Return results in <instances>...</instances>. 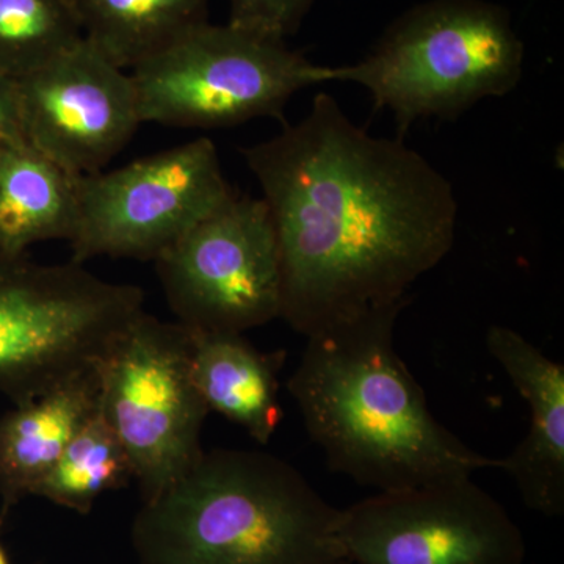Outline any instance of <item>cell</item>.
Listing matches in <instances>:
<instances>
[{"mask_svg":"<svg viewBox=\"0 0 564 564\" xmlns=\"http://www.w3.org/2000/svg\"><path fill=\"white\" fill-rule=\"evenodd\" d=\"M240 154L276 234L280 318L304 337L406 299L454 248L451 181L404 140L359 128L328 93Z\"/></svg>","mask_w":564,"mask_h":564,"instance_id":"cell-1","label":"cell"},{"mask_svg":"<svg viewBox=\"0 0 564 564\" xmlns=\"http://www.w3.org/2000/svg\"><path fill=\"white\" fill-rule=\"evenodd\" d=\"M410 302L378 304L310 334L288 381L329 469L378 492L499 467L437 422L400 358L395 325Z\"/></svg>","mask_w":564,"mask_h":564,"instance_id":"cell-2","label":"cell"},{"mask_svg":"<svg viewBox=\"0 0 564 564\" xmlns=\"http://www.w3.org/2000/svg\"><path fill=\"white\" fill-rule=\"evenodd\" d=\"M340 510L267 452L217 448L141 502L140 564H328L345 558Z\"/></svg>","mask_w":564,"mask_h":564,"instance_id":"cell-3","label":"cell"},{"mask_svg":"<svg viewBox=\"0 0 564 564\" xmlns=\"http://www.w3.org/2000/svg\"><path fill=\"white\" fill-rule=\"evenodd\" d=\"M525 46L510 11L488 0H426L404 11L361 61L334 66L391 111L397 139L425 118L454 121L475 104L502 98L524 74Z\"/></svg>","mask_w":564,"mask_h":564,"instance_id":"cell-4","label":"cell"},{"mask_svg":"<svg viewBox=\"0 0 564 564\" xmlns=\"http://www.w3.org/2000/svg\"><path fill=\"white\" fill-rule=\"evenodd\" d=\"M141 313L137 285L0 252V393L28 402L90 372Z\"/></svg>","mask_w":564,"mask_h":564,"instance_id":"cell-5","label":"cell"},{"mask_svg":"<svg viewBox=\"0 0 564 564\" xmlns=\"http://www.w3.org/2000/svg\"><path fill=\"white\" fill-rule=\"evenodd\" d=\"M141 124L223 129L284 117L292 96L332 82L285 41L204 21L129 70Z\"/></svg>","mask_w":564,"mask_h":564,"instance_id":"cell-6","label":"cell"},{"mask_svg":"<svg viewBox=\"0 0 564 564\" xmlns=\"http://www.w3.org/2000/svg\"><path fill=\"white\" fill-rule=\"evenodd\" d=\"M96 370L99 413L120 440L144 502L204 454L210 411L193 381L191 334L144 311L115 337Z\"/></svg>","mask_w":564,"mask_h":564,"instance_id":"cell-7","label":"cell"},{"mask_svg":"<svg viewBox=\"0 0 564 564\" xmlns=\"http://www.w3.org/2000/svg\"><path fill=\"white\" fill-rule=\"evenodd\" d=\"M70 261L154 262L232 195L214 141L198 139L77 177Z\"/></svg>","mask_w":564,"mask_h":564,"instance_id":"cell-8","label":"cell"},{"mask_svg":"<svg viewBox=\"0 0 564 564\" xmlns=\"http://www.w3.org/2000/svg\"><path fill=\"white\" fill-rule=\"evenodd\" d=\"M154 265L176 322L191 332L245 334L281 317L280 251L262 198L232 193Z\"/></svg>","mask_w":564,"mask_h":564,"instance_id":"cell-9","label":"cell"},{"mask_svg":"<svg viewBox=\"0 0 564 564\" xmlns=\"http://www.w3.org/2000/svg\"><path fill=\"white\" fill-rule=\"evenodd\" d=\"M352 564H524L521 527L473 477L377 492L340 510Z\"/></svg>","mask_w":564,"mask_h":564,"instance_id":"cell-10","label":"cell"},{"mask_svg":"<svg viewBox=\"0 0 564 564\" xmlns=\"http://www.w3.org/2000/svg\"><path fill=\"white\" fill-rule=\"evenodd\" d=\"M17 84L25 141L70 176L106 170L141 126L131 73L85 40Z\"/></svg>","mask_w":564,"mask_h":564,"instance_id":"cell-11","label":"cell"},{"mask_svg":"<svg viewBox=\"0 0 564 564\" xmlns=\"http://www.w3.org/2000/svg\"><path fill=\"white\" fill-rule=\"evenodd\" d=\"M486 347L530 410L529 432L507 458L499 459V469L513 478L529 510L545 518H562L564 366L508 326H491Z\"/></svg>","mask_w":564,"mask_h":564,"instance_id":"cell-12","label":"cell"},{"mask_svg":"<svg viewBox=\"0 0 564 564\" xmlns=\"http://www.w3.org/2000/svg\"><path fill=\"white\" fill-rule=\"evenodd\" d=\"M192 377L207 410L272 441L282 421L280 372L285 351H262L243 333L191 332Z\"/></svg>","mask_w":564,"mask_h":564,"instance_id":"cell-13","label":"cell"},{"mask_svg":"<svg viewBox=\"0 0 564 564\" xmlns=\"http://www.w3.org/2000/svg\"><path fill=\"white\" fill-rule=\"evenodd\" d=\"M98 370L14 403L0 414V499L3 513L25 497L61 458L82 425L98 411Z\"/></svg>","mask_w":564,"mask_h":564,"instance_id":"cell-14","label":"cell"},{"mask_svg":"<svg viewBox=\"0 0 564 564\" xmlns=\"http://www.w3.org/2000/svg\"><path fill=\"white\" fill-rule=\"evenodd\" d=\"M77 177L29 143L0 152V252L21 256L32 245L73 237Z\"/></svg>","mask_w":564,"mask_h":564,"instance_id":"cell-15","label":"cell"},{"mask_svg":"<svg viewBox=\"0 0 564 564\" xmlns=\"http://www.w3.org/2000/svg\"><path fill=\"white\" fill-rule=\"evenodd\" d=\"M210 0H69L82 36L126 70L207 21Z\"/></svg>","mask_w":564,"mask_h":564,"instance_id":"cell-16","label":"cell"},{"mask_svg":"<svg viewBox=\"0 0 564 564\" xmlns=\"http://www.w3.org/2000/svg\"><path fill=\"white\" fill-rule=\"evenodd\" d=\"M132 480L131 462L98 408L66 445L33 496L88 514L102 494L118 491Z\"/></svg>","mask_w":564,"mask_h":564,"instance_id":"cell-17","label":"cell"},{"mask_svg":"<svg viewBox=\"0 0 564 564\" xmlns=\"http://www.w3.org/2000/svg\"><path fill=\"white\" fill-rule=\"evenodd\" d=\"M84 40L69 0H0V74L18 80Z\"/></svg>","mask_w":564,"mask_h":564,"instance_id":"cell-18","label":"cell"},{"mask_svg":"<svg viewBox=\"0 0 564 564\" xmlns=\"http://www.w3.org/2000/svg\"><path fill=\"white\" fill-rule=\"evenodd\" d=\"M315 0H228L229 24L285 41L302 28Z\"/></svg>","mask_w":564,"mask_h":564,"instance_id":"cell-19","label":"cell"},{"mask_svg":"<svg viewBox=\"0 0 564 564\" xmlns=\"http://www.w3.org/2000/svg\"><path fill=\"white\" fill-rule=\"evenodd\" d=\"M25 141L17 80L0 74V152Z\"/></svg>","mask_w":564,"mask_h":564,"instance_id":"cell-20","label":"cell"},{"mask_svg":"<svg viewBox=\"0 0 564 564\" xmlns=\"http://www.w3.org/2000/svg\"><path fill=\"white\" fill-rule=\"evenodd\" d=\"M3 514L0 516V529H2ZM0 564H11L9 560V555H7L6 549H3L2 543H0Z\"/></svg>","mask_w":564,"mask_h":564,"instance_id":"cell-21","label":"cell"},{"mask_svg":"<svg viewBox=\"0 0 564 564\" xmlns=\"http://www.w3.org/2000/svg\"><path fill=\"white\" fill-rule=\"evenodd\" d=\"M328 564H352V563L350 562V560L340 558V560H336V562L328 563Z\"/></svg>","mask_w":564,"mask_h":564,"instance_id":"cell-22","label":"cell"}]
</instances>
